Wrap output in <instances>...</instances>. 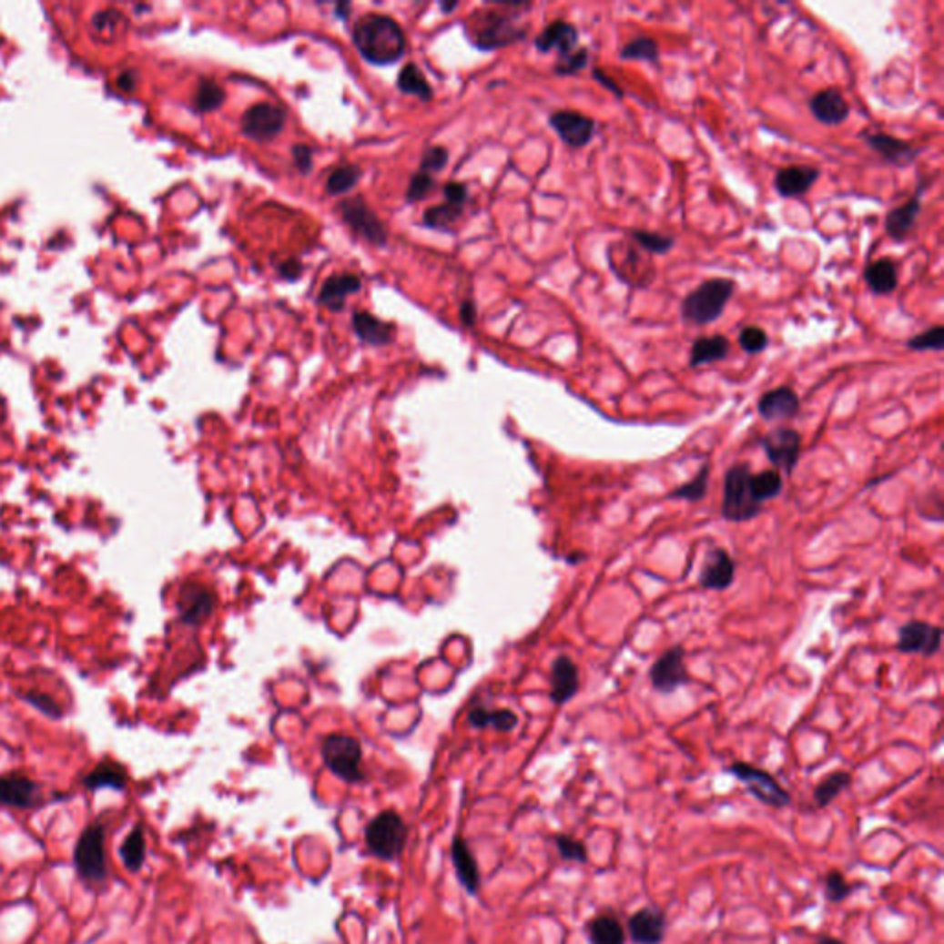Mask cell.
Returning <instances> with one entry per match:
<instances>
[{
  "label": "cell",
  "mask_w": 944,
  "mask_h": 944,
  "mask_svg": "<svg viewBox=\"0 0 944 944\" xmlns=\"http://www.w3.org/2000/svg\"><path fill=\"white\" fill-rule=\"evenodd\" d=\"M358 52L370 63L390 65L399 61L406 50V37L397 21L388 15L370 14L352 30Z\"/></svg>",
  "instance_id": "1"
},
{
  "label": "cell",
  "mask_w": 944,
  "mask_h": 944,
  "mask_svg": "<svg viewBox=\"0 0 944 944\" xmlns=\"http://www.w3.org/2000/svg\"><path fill=\"white\" fill-rule=\"evenodd\" d=\"M735 289L736 282L731 279L714 277L703 280L685 298L681 305L683 320L695 327H705L717 321L735 296Z\"/></svg>",
  "instance_id": "2"
},
{
  "label": "cell",
  "mask_w": 944,
  "mask_h": 944,
  "mask_svg": "<svg viewBox=\"0 0 944 944\" xmlns=\"http://www.w3.org/2000/svg\"><path fill=\"white\" fill-rule=\"evenodd\" d=\"M751 469L746 463H735L723 480L721 515L725 521L742 524L756 519L762 513V503L753 496Z\"/></svg>",
  "instance_id": "3"
},
{
  "label": "cell",
  "mask_w": 944,
  "mask_h": 944,
  "mask_svg": "<svg viewBox=\"0 0 944 944\" xmlns=\"http://www.w3.org/2000/svg\"><path fill=\"white\" fill-rule=\"evenodd\" d=\"M406 837L408 827L404 819L393 810L379 814L366 827V845L370 852L384 861H393L402 854Z\"/></svg>",
  "instance_id": "4"
},
{
  "label": "cell",
  "mask_w": 944,
  "mask_h": 944,
  "mask_svg": "<svg viewBox=\"0 0 944 944\" xmlns=\"http://www.w3.org/2000/svg\"><path fill=\"white\" fill-rule=\"evenodd\" d=\"M469 36L478 48L492 50L524 39L526 30L515 23L513 15L500 12H483L472 17Z\"/></svg>",
  "instance_id": "5"
},
{
  "label": "cell",
  "mask_w": 944,
  "mask_h": 944,
  "mask_svg": "<svg viewBox=\"0 0 944 944\" xmlns=\"http://www.w3.org/2000/svg\"><path fill=\"white\" fill-rule=\"evenodd\" d=\"M727 773L738 778L758 803L775 810H782L791 805L789 791L782 787L769 771L747 762H735L727 767Z\"/></svg>",
  "instance_id": "6"
},
{
  "label": "cell",
  "mask_w": 944,
  "mask_h": 944,
  "mask_svg": "<svg viewBox=\"0 0 944 944\" xmlns=\"http://www.w3.org/2000/svg\"><path fill=\"white\" fill-rule=\"evenodd\" d=\"M75 865L86 884L98 886L106 880V830L102 825H93L84 830L75 848Z\"/></svg>",
  "instance_id": "7"
},
{
  "label": "cell",
  "mask_w": 944,
  "mask_h": 944,
  "mask_svg": "<svg viewBox=\"0 0 944 944\" xmlns=\"http://www.w3.org/2000/svg\"><path fill=\"white\" fill-rule=\"evenodd\" d=\"M321 756L325 766L343 782L354 784L364 780L361 773V747L358 740L345 735H330L323 740Z\"/></svg>",
  "instance_id": "8"
},
{
  "label": "cell",
  "mask_w": 944,
  "mask_h": 944,
  "mask_svg": "<svg viewBox=\"0 0 944 944\" xmlns=\"http://www.w3.org/2000/svg\"><path fill=\"white\" fill-rule=\"evenodd\" d=\"M767 460L786 474H791L801 458L803 438L801 433L787 426H778L766 433L760 442Z\"/></svg>",
  "instance_id": "9"
},
{
  "label": "cell",
  "mask_w": 944,
  "mask_h": 944,
  "mask_svg": "<svg viewBox=\"0 0 944 944\" xmlns=\"http://www.w3.org/2000/svg\"><path fill=\"white\" fill-rule=\"evenodd\" d=\"M685 657L686 653L683 645H674L663 653L649 670L653 690L659 694H674L692 681L685 665Z\"/></svg>",
  "instance_id": "10"
},
{
  "label": "cell",
  "mask_w": 944,
  "mask_h": 944,
  "mask_svg": "<svg viewBox=\"0 0 944 944\" xmlns=\"http://www.w3.org/2000/svg\"><path fill=\"white\" fill-rule=\"evenodd\" d=\"M340 212L343 216L345 224L354 233H358L360 237H364L371 244H377V246H384L386 244L388 229L382 224L381 218L368 207V203L364 199L356 196V198L341 201L340 203Z\"/></svg>",
  "instance_id": "11"
},
{
  "label": "cell",
  "mask_w": 944,
  "mask_h": 944,
  "mask_svg": "<svg viewBox=\"0 0 944 944\" xmlns=\"http://www.w3.org/2000/svg\"><path fill=\"white\" fill-rule=\"evenodd\" d=\"M286 124V109L279 104H255L242 117V131L253 140H271Z\"/></svg>",
  "instance_id": "12"
},
{
  "label": "cell",
  "mask_w": 944,
  "mask_h": 944,
  "mask_svg": "<svg viewBox=\"0 0 944 944\" xmlns=\"http://www.w3.org/2000/svg\"><path fill=\"white\" fill-rule=\"evenodd\" d=\"M942 640V629L937 625H931L928 622L911 620L904 624L898 629V642L897 649L906 655H922V657H933L935 653L940 649Z\"/></svg>",
  "instance_id": "13"
},
{
  "label": "cell",
  "mask_w": 944,
  "mask_h": 944,
  "mask_svg": "<svg viewBox=\"0 0 944 944\" xmlns=\"http://www.w3.org/2000/svg\"><path fill=\"white\" fill-rule=\"evenodd\" d=\"M550 126L570 148L587 147L596 133L594 118L581 115L577 111H555L550 117Z\"/></svg>",
  "instance_id": "14"
},
{
  "label": "cell",
  "mask_w": 944,
  "mask_h": 944,
  "mask_svg": "<svg viewBox=\"0 0 944 944\" xmlns=\"http://www.w3.org/2000/svg\"><path fill=\"white\" fill-rule=\"evenodd\" d=\"M616 246H618V249H622V253L614 251L613 248L609 249V264H611V269L614 271V275L625 284L647 286L651 282L653 275H655V269H653L651 260L644 262L638 257L636 249H633L627 244L618 242Z\"/></svg>",
  "instance_id": "15"
},
{
  "label": "cell",
  "mask_w": 944,
  "mask_h": 944,
  "mask_svg": "<svg viewBox=\"0 0 944 944\" xmlns=\"http://www.w3.org/2000/svg\"><path fill=\"white\" fill-rule=\"evenodd\" d=\"M668 920L657 908H640L627 919L625 933L634 944H661L666 937Z\"/></svg>",
  "instance_id": "16"
},
{
  "label": "cell",
  "mask_w": 944,
  "mask_h": 944,
  "mask_svg": "<svg viewBox=\"0 0 944 944\" xmlns=\"http://www.w3.org/2000/svg\"><path fill=\"white\" fill-rule=\"evenodd\" d=\"M736 566L733 557L723 548H712L699 572V584L708 591H725L735 584Z\"/></svg>",
  "instance_id": "17"
},
{
  "label": "cell",
  "mask_w": 944,
  "mask_h": 944,
  "mask_svg": "<svg viewBox=\"0 0 944 944\" xmlns=\"http://www.w3.org/2000/svg\"><path fill=\"white\" fill-rule=\"evenodd\" d=\"M863 138L870 150H875L884 161L895 167H909L919 156L909 142L889 133H863Z\"/></svg>",
  "instance_id": "18"
},
{
  "label": "cell",
  "mask_w": 944,
  "mask_h": 944,
  "mask_svg": "<svg viewBox=\"0 0 944 944\" xmlns=\"http://www.w3.org/2000/svg\"><path fill=\"white\" fill-rule=\"evenodd\" d=\"M798 410H801V399L787 386L775 388L764 393L758 401V413L764 421L769 422L793 419Z\"/></svg>",
  "instance_id": "19"
},
{
  "label": "cell",
  "mask_w": 944,
  "mask_h": 944,
  "mask_svg": "<svg viewBox=\"0 0 944 944\" xmlns=\"http://www.w3.org/2000/svg\"><path fill=\"white\" fill-rule=\"evenodd\" d=\"M39 793V786L21 775L0 777V805L8 808L26 810L30 808Z\"/></svg>",
  "instance_id": "20"
},
{
  "label": "cell",
  "mask_w": 944,
  "mask_h": 944,
  "mask_svg": "<svg viewBox=\"0 0 944 944\" xmlns=\"http://www.w3.org/2000/svg\"><path fill=\"white\" fill-rule=\"evenodd\" d=\"M810 111L814 118L825 126H839L850 115L848 102L837 89H825L812 96Z\"/></svg>",
  "instance_id": "21"
},
{
  "label": "cell",
  "mask_w": 944,
  "mask_h": 944,
  "mask_svg": "<svg viewBox=\"0 0 944 944\" xmlns=\"http://www.w3.org/2000/svg\"><path fill=\"white\" fill-rule=\"evenodd\" d=\"M579 43V32L574 25L566 21H553L550 23L535 39V46L541 52H552L557 50L559 57H564L577 50Z\"/></svg>",
  "instance_id": "22"
},
{
  "label": "cell",
  "mask_w": 944,
  "mask_h": 944,
  "mask_svg": "<svg viewBox=\"0 0 944 944\" xmlns=\"http://www.w3.org/2000/svg\"><path fill=\"white\" fill-rule=\"evenodd\" d=\"M451 859H452V865L456 868V877H458L462 888L469 895H478L480 893V884H482L478 863H476V859H474L467 841L463 837H460V836H456L454 841H452Z\"/></svg>",
  "instance_id": "23"
},
{
  "label": "cell",
  "mask_w": 944,
  "mask_h": 944,
  "mask_svg": "<svg viewBox=\"0 0 944 944\" xmlns=\"http://www.w3.org/2000/svg\"><path fill=\"white\" fill-rule=\"evenodd\" d=\"M550 683H552L550 697L559 706L566 705L577 694V690H579V672H577V668H575V665L572 663L570 657L561 655V657H557L553 661Z\"/></svg>",
  "instance_id": "24"
},
{
  "label": "cell",
  "mask_w": 944,
  "mask_h": 944,
  "mask_svg": "<svg viewBox=\"0 0 944 944\" xmlns=\"http://www.w3.org/2000/svg\"><path fill=\"white\" fill-rule=\"evenodd\" d=\"M922 190H924V185H920L915 190V196L908 203H904L900 207H895V208H891L888 212V216H886V233L895 242L906 240L909 237V233L913 231V228L917 224V216L920 212Z\"/></svg>",
  "instance_id": "25"
},
{
  "label": "cell",
  "mask_w": 944,
  "mask_h": 944,
  "mask_svg": "<svg viewBox=\"0 0 944 944\" xmlns=\"http://www.w3.org/2000/svg\"><path fill=\"white\" fill-rule=\"evenodd\" d=\"M819 176L821 172L814 167H787L777 172L775 190L782 198L803 196L816 185Z\"/></svg>",
  "instance_id": "26"
},
{
  "label": "cell",
  "mask_w": 944,
  "mask_h": 944,
  "mask_svg": "<svg viewBox=\"0 0 944 944\" xmlns=\"http://www.w3.org/2000/svg\"><path fill=\"white\" fill-rule=\"evenodd\" d=\"M361 280L352 273H338L325 280L320 289V303L334 312H340L345 305V298L358 292Z\"/></svg>",
  "instance_id": "27"
},
{
  "label": "cell",
  "mask_w": 944,
  "mask_h": 944,
  "mask_svg": "<svg viewBox=\"0 0 944 944\" xmlns=\"http://www.w3.org/2000/svg\"><path fill=\"white\" fill-rule=\"evenodd\" d=\"M212 605H214L212 594L205 587L196 585V584H188L183 587L181 598H179V613H181L183 622H187V624L203 622L210 614Z\"/></svg>",
  "instance_id": "28"
},
{
  "label": "cell",
  "mask_w": 944,
  "mask_h": 944,
  "mask_svg": "<svg viewBox=\"0 0 944 944\" xmlns=\"http://www.w3.org/2000/svg\"><path fill=\"white\" fill-rule=\"evenodd\" d=\"M729 350H731V341L725 336H721V334L701 336L692 343L688 366L694 370V368H701L706 364H714V361L727 358Z\"/></svg>",
  "instance_id": "29"
},
{
  "label": "cell",
  "mask_w": 944,
  "mask_h": 944,
  "mask_svg": "<svg viewBox=\"0 0 944 944\" xmlns=\"http://www.w3.org/2000/svg\"><path fill=\"white\" fill-rule=\"evenodd\" d=\"M865 282L877 296H889L898 286V268L891 259H880L865 268Z\"/></svg>",
  "instance_id": "30"
},
{
  "label": "cell",
  "mask_w": 944,
  "mask_h": 944,
  "mask_svg": "<svg viewBox=\"0 0 944 944\" xmlns=\"http://www.w3.org/2000/svg\"><path fill=\"white\" fill-rule=\"evenodd\" d=\"M591 944H625L627 933L622 922L611 913H600L585 924Z\"/></svg>",
  "instance_id": "31"
},
{
  "label": "cell",
  "mask_w": 944,
  "mask_h": 944,
  "mask_svg": "<svg viewBox=\"0 0 944 944\" xmlns=\"http://www.w3.org/2000/svg\"><path fill=\"white\" fill-rule=\"evenodd\" d=\"M352 327L361 341L371 345H388L395 332L391 323H386L370 312H356L352 316Z\"/></svg>",
  "instance_id": "32"
},
{
  "label": "cell",
  "mask_w": 944,
  "mask_h": 944,
  "mask_svg": "<svg viewBox=\"0 0 944 944\" xmlns=\"http://www.w3.org/2000/svg\"><path fill=\"white\" fill-rule=\"evenodd\" d=\"M852 775L847 771H834L827 775L814 789V801L817 808L830 807L836 798L850 786Z\"/></svg>",
  "instance_id": "33"
},
{
  "label": "cell",
  "mask_w": 944,
  "mask_h": 944,
  "mask_svg": "<svg viewBox=\"0 0 944 944\" xmlns=\"http://www.w3.org/2000/svg\"><path fill=\"white\" fill-rule=\"evenodd\" d=\"M84 784L89 789H102V787L122 789L126 786V771L118 764L102 762L86 777Z\"/></svg>",
  "instance_id": "34"
},
{
  "label": "cell",
  "mask_w": 944,
  "mask_h": 944,
  "mask_svg": "<svg viewBox=\"0 0 944 944\" xmlns=\"http://www.w3.org/2000/svg\"><path fill=\"white\" fill-rule=\"evenodd\" d=\"M120 858L124 861V865L133 870V873H137V870H140V867L144 865V859H147V841H144V834L140 828H133L124 843L120 845Z\"/></svg>",
  "instance_id": "35"
},
{
  "label": "cell",
  "mask_w": 944,
  "mask_h": 944,
  "mask_svg": "<svg viewBox=\"0 0 944 944\" xmlns=\"http://www.w3.org/2000/svg\"><path fill=\"white\" fill-rule=\"evenodd\" d=\"M399 89L406 95H413L424 102L431 100V87L426 82L422 72L417 68V65L408 63L399 75Z\"/></svg>",
  "instance_id": "36"
},
{
  "label": "cell",
  "mask_w": 944,
  "mask_h": 944,
  "mask_svg": "<svg viewBox=\"0 0 944 944\" xmlns=\"http://www.w3.org/2000/svg\"><path fill=\"white\" fill-rule=\"evenodd\" d=\"M782 487H784L782 476L777 469H767V471H762V472L751 476L753 496L758 503L777 498L782 492Z\"/></svg>",
  "instance_id": "37"
},
{
  "label": "cell",
  "mask_w": 944,
  "mask_h": 944,
  "mask_svg": "<svg viewBox=\"0 0 944 944\" xmlns=\"http://www.w3.org/2000/svg\"><path fill=\"white\" fill-rule=\"evenodd\" d=\"M620 57L625 61H647V63H657L661 57V50L655 39L651 37H636L624 45L620 50Z\"/></svg>",
  "instance_id": "38"
},
{
  "label": "cell",
  "mask_w": 944,
  "mask_h": 944,
  "mask_svg": "<svg viewBox=\"0 0 944 944\" xmlns=\"http://www.w3.org/2000/svg\"><path fill=\"white\" fill-rule=\"evenodd\" d=\"M460 216H462V207L443 203V205L428 208L422 216V222L426 228L438 229V231H449L460 220Z\"/></svg>",
  "instance_id": "39"
},
{
  "label": "cell",
  "mask_w": 944,
  "mask_h": 944,
  "mask_svg": "<svg viewBox=\"0 0 944 944\" xmlns=\"http://www.w3.org/2000/svg\"><path fill=\"white\" fill-rule=\"evenodd\" d=\"M708 476H710V465L705 463L690 482L674 489L668 494V498H679V500H688V502L703 500L708 491Z\"/></svg>",
  "instance_id": "40"
},
{
  "label": "cell",
  "mask_w": 944,
  "mask_h": 944,
  "mask_svg": "<svg viewBox=\"0 0 944 944\" xmlns=\"http://www.w3.org/2000/svg\"><path fill=\"white\" fill-rule=\"evenodd\" d=\"M631 240L640 249H644L645 253H651V255H665V253H668L675 246V239L674 237L661 235V233H651V231H642V229L631 231Z\"/></svg>",
  "instance_id": "41"
},
{
  "label": "cell",
  "mask_w": 944,
  "mask_h": 944,
  "mask_svg": "<svg viewBox=\"0 0 944 944\" xmlns=\"http://www.w3.org/2000/svg\"><path fill=\"white\" fill-rule=\"evenodd\" d=\"M226 100V93L224 89L214 84L212 80H203L198 87V93H196V109L201 111V113H208V111H214L220 107Z\"/></svg>",
  "instance_id": "42"
},
{
  "label": "cell",
  "mask_w": 944,
  "mask_h": 944,
  "mask_svg": "<svg viewBox=\"0 0 944 944\" xmlns=\"http://www.w3.org/2000/svg\"><path fill=\"white\" fill-rule=\"evenodd\" d=\"M361 178V170L356 165H343L336 168L327 179V190L330 194H345L356 187Z\"/></svg>",
  "instance_id": "43"
},
{
  "label": "cell",
  "mask_w": 944,
  "mask_h": 944,
  "mask_svg": "<svg viewBox=\"0 0 944 944\" xmlns=\"http://www.w3.org/2000/svg\"><path fill=\"white\" fill-rule=\"evenodd\" d=\"M553 843L557 847L561 859L575 861V863H589L587 847L579 839L566 836V834H557V836H553Z\"/></svg>",
  "instance_id": "44"
},
{
  "label": "cell",
  "mask_w": 944,
  "mask_h": 944,
  "mask_svg": "<svg viewBox=\"0 0 944 944\" xmlns=\"http://www.w3.org/2000/svg\"><path fill=\"white\" fill-rule=\"evenodd\" d=\"M854 893V886L845 878L839 870H830L825 878V897L832 904L845 902Z\"/></svg>",
  "instance_id": "45"
},
{
  "label": "cell",
  "mask_w": 944,
  "mask_h": 944,
  "mask_svg": "<svg viewBox=\"0 0 944 944\" xmlns=\"http://www.w3.org/2000/svg\"><path fill=\"white\" fill-rule=\"evenodd\" d=\"M908 347L913 350H942L944 347V327L935 325L908 340Z\"/></svg>",
  "instance_id": "46"
},
{
  "label": "cell",
  "mask_w": 944,
  "mask_h": 944,
  "mask_svg": "<svg viewBox=\"0 0 944 944\" xmlns=\"http://www.w3.org/2000/svg\"><path fill=\"white\" fill-rule=\"evenodd\" d=\"M589 65V50L587 48H577L572 54L559 57L555 65V75L559 76H572L577 75L579 70H584Z\"/></svg>",
  "instance_id": "47"
},
{
  "label": "cell",
  "mask_w": 944,
  "mask_h": 944,
  "mask_svg": "<svg viewBox=\"0 0 944 944\" xmlns=\"http://www.w3.org/2000/svg\"><path fill=\"white\" fill-rule=\"evenodd\" d=\"M738 341H740V347H742L747 354H758V352H762V350L767 347V343H769L766 330L760 329V327H746V329H742Z\"/></svg>",
  "instance_id": "48"
},
{
  "label": "cell",
  "mask_w": 944,
  "mask_h": 944,
  "mask_svg": "<svg viewBox=\"0 0 944 944\" xmlns=\"http://www.w3.org/2000/svg\"><path fill=\"white\" fill-rule=\"evenodd\" d=\"M447 161H449V152L445 148L431 147V148L424 150L422 159H421V168L424 174L440 172L447 167Z\"/></svg>",
  "instance_id": "49"
},
{
  "label": "cell",
  "mask_w": 944,
  "mask_h": 944,
  "mask_svg": "<svg viewBox=\"0 0 944 944\" xmlns=\"http://www.w3.org/2000/svg\"><path fill=\"white\" fill-rule=\"evenodd\" d=\"M435 187V181L430 178V174H424V172H419L411 178L410 181V187H408V192H406V198L408 201H419V199H424Z\"/></svg>",
  "instance_id": "50"
},
{
  "label": "cell",
  "mask_w": 944,
  "mask_h": 944,
  "mask_svg": "<svg viewBox=\"0 0 944 944\" xmlns=\"http://www.w3.org/2000/svg\"><path fill=\"white\" fill-rule=\"evenodd\" d=\"M517 723H519V717L512 710H491L489 725H492L496 731H502V733L513 731L517 727Z\"/></svg>",
  "instance_id": "51"
},
{
  "label": "cell",
  "mask_w": 944,
  "mask_h": 944,
  "mask_svg": "<svg viewBox=\"0 0 944 944\" xmlns=\"http://www.w3.org/2000/svg\"><path fill=\"white\" fill-rule=\"evenodd\" d=\"M292 154H294V161H296V167L299 168V172H303V174L310 172V168H312V150L309 147H305V144H296Z\"/></svg>",
  "instance_id": "52"
},
{
  "label": "cell",
  "mask_w": 944,
  "mask_h": 944,
  "mask_svg": "<svg viewBox=\"0 0 944 944\" xmlns=\"http://www.w3.org/2000/svg\"><path fill=\"white\" fill-rule=\"evenodd\" d=\"M25 697L28 699V703L36 705L39 710H43V712L48 714V716H54V717H56L57 714H61V710L57 708V705H56L50 697H46V695H37V694L30 692V694H26Z\"/></svg>",
  "instance_id": "53"
},
{
  "label": "cell",
  "mask_w": 944,
  "mask_h": 944,
  "mask_svg": "<svg viewBox=\"0 0 944 944\" xmlns=\"http://www.w3.org/2000/svg\"><path fill=\"white\" fill-rule=\"evenodd\" d=\"M445 198H447V201L451 205L462 207L463 201L467 199L465 185H462V183H449V185H445Z\"/></svg>",
  "instance_id": "54"
},
{
  "label": "cell",
  "mask_w": 944,
  "mask_h": 944,
  "mask_svg": "<svg viewBox=\"0 0 944 944\" xmlns=\"http://www.w3.org/2000/svg\"><path fill=\"white\" fill-rule=\"evenodd\" d=\"M489 719H491V710H485V708H482V706H480V708H474V710L471 712V716H469L471 725H472V727H476V729H483V727H487V725H489Z\"/></svg>",
  "instance_id": "55"
},
{
  "label": "cell",
  "mask_w": 944,
  "mask_h": 944,
  "mask_svg": "<svg viewBox=\"0 0 944 944\" xmlns=\"http://www.w3.org/2000/svg\"><path fill=\"white\" fill-rule=\"evenodd\" d=\"M280 275L288 280H296L299 275H301V264L296 262V260H289V262H284L280 266Z\"/></svg>",
  "instance_id": "56"
},
{
  "label": "cell",
  "mask_w": 944,
  "mask_h": 944,
  "mask_svg": "<svg viewBox=\"0 0 944 944\" xmlns=\"http://www.w3.org/2000/svg\"><path fill=\"white\" fill-rule=\"evenodd\" d=\"M460 318H462V321H463V323H465L467 327L474 325V321H476V307H474V303H472V301H469V299H467V301H463V303H462Z\"/></svg>",
  "instance_id": "57"
},
{
  "label": "cell",
  "mask_w": 944,
  "mask_h": 944,
  "mask_svg": "<svg viewBox=\"0 0 944 944\" xmlns=\"http://www.w3.org/2000/svg\"><path fill=\"white\" fill-rule=\"evenodd\" d=\"M594 78H596L602 86H605L611 93H614L616 96H624V91H622V89H620V87H618V86H616V84H614L607 75H604V72H602L600 68H594Z\"/></svg>",
  "instance_id": "58"
},
{
  "label": "cell",
  "mask_w": 944,
  "mask_h": 944,
  "mask_svg": "<svg viewBox=\"0 0 944 944\" xmlns=\"http://www.w3.org/2000/svg\"><path fill=\"white\" fill-rule=\"evenodd\" d=\"M816 944H845V942L839 940V939H836V937H828V935H827V937H821Z\"/></svg>",
  "instance_id": "59"
},
{
  "label": "cell",
  "mask_w": 944,
  "mask_h": 944,
  "mask_svg": "<svg viewBox=\"0 0 944 944\" xmlns=\"http://www.w3.org/2000/svg\"><path fill=\"white\" fill-rule=\"evenodd\" d=\"M349 10H350V6H347V5H338V6H336V14H338L340 17H343V19L349 17V15H347Z\"/></svg>",
  "instance_id": "60"
},
{
  "label": "cell",
  "mask_w": 944,
  "mask_h": 944,
  "mask_svg": "<svg viewBox=\"0 0 944 944\" xmlns=\"http://www.w3.org/2000/svg\"><path fill=\"white\" fill-rule=\"evenodd\" d=\"M442 8H443V12L449 14V12H452L454 8H458V5H456V3H452V5H442Z\"/></svg>",
  "instance_id": "61"
}]
</instances>
